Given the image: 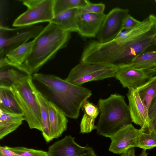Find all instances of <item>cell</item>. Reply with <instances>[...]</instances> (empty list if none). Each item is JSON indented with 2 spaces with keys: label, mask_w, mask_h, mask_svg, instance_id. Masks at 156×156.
Masks as SVG:
<instances>
[{
  "label": "cell",
  "mask_w": 156,
  "mask_h": 156,
  "mask_svg": "<svg viewBox=\"0 0 156 156\" xmlns=\"http://www.w3.org/2000/svg\"><path fill=\"white\" fill-rule=\"evenodd\" d=\"M136 90L144 105L148 110L156 95V75L147 83Z\"/></svg>",
  "instance_id": "obj_23"
},
{
  "label": "cell",
  "mask_w": 156,
  "mask_h": 156,
  "mask_svg": "<svg viewBox=\"0 0 156 156\" xmlns=\"http://www.w3.org/2000/svg\"><path fill=\"white\" fill-rule=\"evenodd\" d=\"M155 3L156 5V0H155ZM155 16L156 18V15Z\"/></svg>",
  "instance_id": "obj_35"
},
{
  "label": "cell",
  "mask_w": 156,
  "mask_h": 156,
  "mask_svg": "<svg viewBox=\"0 0 156 156\" xmlns=\"http://www.w3.org/2000/svg\"><path fill=\"white\" fill-rule=\"evenodd\" d=\"M120 154V156H136L134 148H130L126 152Z\"/></svg>",
  "instance_id": "obj_32"
},
{
  "label": "cell",
  "mask_w": 156,
  "mask_h": 156,
  "mask_svg": "<svg viewBox=\"0 0 156 156\" xmlns=\"http://www.w3.org/2000/svg\"><path fill=\"white\" fill-rule=\"evenodd\" d=\"M140 131V129H136L131 123L125 126L109 137L111 142L109 151L121 154L136 147L137 139Z\"/></svg>",
  "instance_id": "obj_10"
},
{
  "label": "cell",
  "mask_w": 156,
  "mask_h": 156,
  "mask_svg": "<svg viewBox=\"0 0 156 156\" xmlns=\"http://www.w3.org/2000/svg\"><path fill=\"white\" fill-rule=\"evenodd\" d=\"M154 44H155L156 46V34L155 36L154 37Z\"/></svg>",
  "instance_id": "obj_34"
},
{
  "label": "cell",
  "mask_w": 156,
  "mask_h": 156,
  "mask_svg": "<svg viewBox=\"0 0 156 156\" xmlns=\"http://www.w3.org/2000/svg\"><path fill=\"white\" fill-rule=\"evenodd\" d=\"M0 139L15 130L25 120L24 115L0 110Z\"/></svg>",
  "instance_id": "obj_16"
},
{
  "label": "cell",
  "mask_w": 156,
  "mask_h": 156,
  "mask_svg": "<svg viewBox=\"0 0 156 156\" xmlns=\"http://www.w3.org/2000/svg\"><path fill=\"white\" fill-rule=\"evenodd\" d=\"M33 88L40 106L42 135L45 141L47 142H49L52 140L50 136L48 111L49 101L45 96L37 88L34 83Z\"/></svg>",
  "instance_id": "obj_19"
},
{
  "label": "cell",
  "mask_w": 156,
  "mask_h": 156,
  "mask_svg": "<svg viewBox=\"0 0 156 156\" xmlns=\"http://www.w3.org/2000/svg\"><path fill=\"white\" fill-rule=\"evenodd\" d=\"M95 156H97V155H96Z\"/></svg>",
  "instance_id": "obj_36"
},
{
  "label": "cell",
  "mask_w": 156,
  "mask_h": 156,
  "mask_svg": "<svg viewBox=\"0 0 156 156\" xmlns=\"http://www.w3.org/2000/svg\"><path fill=\"white\" fill-rule=\"evenodd\" d=\"M41 25H33L10 28L0 25V58L6 57L10 51L36 38L43 30Z\"/></svg>",
  "instance_id": "obj_5"
},
{
  "label": "cell",
  "mask_w": 156,
  "mask_h": 156,
  "mask_svg": "<svg viewBox=\"0 0 156 156\" xmlns=\"http://www.w3.org/2000/svg\"><path fill=\"white\" fill-rule=\"evenodd\" d=\"M128 9L118 7L112 9L106 15L96 37L101 43L110 41L115 38L122 30L124 20L128 14Z\"/></svg>",
  "instance_id": "obj_8"
},
{
  "label": "cell",
  "mask_w": 156,
  "mask_h": 156,
  "mask_svg": "<svg viewBox=\"0 0 156 156\" xmlns=\"http://www.w3.org/2000/svg\"><path fill=\"white\" fill-rule=\"evenodd\" d=\"M32 77L44 87L42 94L49 101L71 119L78 118L83 103L92 95L90 90L53 75L36 73Z\"/></svg>",
  "instance_id": "obj_1"
},
{
  "label": "cell",
  "mask_w": 156,
  "mask_h": 156,
  "mask_svg": "<svg viewBox=\"0 0 156 156\" xmlns=\"http://www.w3.org/2000/svg\"><path fill=\"white\" fill-rule=\"evenodd\" d=\"M81 108L84 114L80 123V132L83 134L90 133L96 129L95 121L99 113V108L87 100L84 101Z\"/></svg>",
  "instance_id": "obj_17"
},
{
  "label": "cell",
  "mask_w": 156,
  "mask_h": 156,
  "mask_svg": "<svg viewBox=\"0 0 156 156\" xmlns=\"http://www.w3.org/2000/svg\"><path fill=\"white\" fill-rule=\"evenodd\" d=\"M30 75L22 64L14 63L6 57L0 58V86L11 87L17 82Z\"/></svg>",
  "instance_id": "obj_13"
},
{
  "label": "cell",
  "mask_w": 156,
  "mask_h": 156,
  "mask_svg": "<svg viewBox=\"0 0 156 156\" xmlns=\"http://www.w3.org/2000/svg\"><path fill=\"white\" fill-rule=\"evenodd\" d=\"M27 10L14 21L12 26L18 27L34 25L40 23L51 22L55 16L54 0H19Z\"/></svg>",
  "instance_id": "obj_6"
},
{
  "label": "cell",
  "mask_w": 156,
  "mask_h": 156,
  "mask_svg": "<svg viewBox=\"0 0 156 156\" xmlns=\"http://www.w3.org/2000/svg\"><path fill=\"white\" fill-rule=\"evenodd\" d=\"M33 80L32 75H30L17 82L11 87L30 128L41 132L40 106L33 88Z\"/></svg>",
  "instance_id": "obj_4"
},
{
  "label": "cell",
  "mask_w": 156,
  "mask_h": 156,
  "mask_svg": "<svg viewBox=\"0 0 156 156\" xmlns=\"http://www.w3.org/2000/svg\"><path fill=\"white\" fill-rule=\"evenodd\" d=\"M118 69L107 65L80 62L71 69L65 80L73 84L81 86L91 81L115 77Z\"/></svg>",
  "instance_id": "obj_7"
},
{
  "label": "cell",
  "mask_w": 156,
  "mask_h": 156,
  "mask_svg": "<svg viewBox=\"0 0 156 156\" xmlns=\"http://www.w3.org/2000/svg\"><path fill=\"white\" fill-rule=\"evenodd\" d=\"M98 105L100 115L96 129L98 135L109 138L132 122L124 96L111 94L107 98L99 99Z\"/></svg>",
  "instance_id": "obj_3"
},
{
  "label": "cell",
  "mask_w": 156,
  "mask_h": 156,
  "mask_svg": "<svg viewBox=\"0 0 156 156\" xmlns=\"http://www.w3.org/2000/svg\"><path fill=\"white\" fill-rule=\"evenodd\" d=\"M148 153L146 152V150L143 149L141 154L137 156H148Z\"/></svg>",
  "instance_id": "obj_33"
},
{
  "label": "cell",
  "mask_w": 156,
  "mask_h": 156,
  "mask_svg": "<svg viewBox=\"0 0 156 156\" xmlns=\"http://www.w3.org/2000/svg\"><path fill=\"white\" fill-rule=\"evenodd\" d=\"M156 75L155 73L136 69L128 65L118 68L115 77L119 81L123 87L136 89Z\"/></svg>",
  "instance_id": "obj_11"
},
{
  "label": "cell",
  "mask_w": 156,
  "mask_h": 156,
  "mask_svg": "<svg viewBox=\"0 0 156 156\" xmlns=\"http://www.w3.org/2000/svg\"><path fill=\"white\" fill-rule=\"evenodd\" d=\"M90 3L89 1L87 0H54V16L71 9L83 8Z\"/></svg>",
  "instance_id": "obj_24"
},
{
  "label": "cell",
  "mask_w": 156,
  "mask_h": 156,
  "mask_svg": "<svg viewBox=\"0 0 156 156\" xmlns=\"http://www.w3.org/2000/svg\"><path fill=\"white\" fill-rule=\"evenodd\" d=\"M145 132L156 136V110L150 118L148 127Z\"/></svg>",
  "instance_id": "obj_29"
},
{
  "label": "cell",
  "mask_w": 156,
  "mask_h": 156,
  "mask_svg": "<svg viewBox=\"0 0 156 156\" xmlns=\"http://www.w3.org/2000/svg\"><path fill=\"white\" fill-rule=\"evenodd\" d=\"M75 137L69 135L57 140L48 148L49 156H95L93 148L82 146L75 141Z\"/></svg>",
  "instance_id": "obj_9"
},
{
  "label": "cell",
  "mask_w": 156,
  "mask_h": 156,
  "mask_svg": "<svg viewBox=\"0 0 156 156\" xmlns=\"http://www.w3.org/2000/svg\"><path fill=\"white\" fill-rule=\"evenodd\" d=\"M34 41V39L14 48L9 52L6 57L14 63L23 64L30 53Z\"/></svg>",
  "instance_id": "obj_22"
},
{
  "label": "cell",
  "mask_w": 156,
  "mask_h": 156,
  "mask_svg": "<svg viewBox=\"0 0 156 156\" xmlns=\"http://www.w3.org/2000/svg\"><path fill=\"white\" fill-rule=\"evenodd\" d=\"M141 22V21L137 20L128 14L123 20L122 25V30L135 27L140 24Z\"/></svg>",
  "instance_id": "obj_28"
},
{
  "label": "cell",
  "mask_w": 156,
  "mask_h": 156,
  "mask_svg": "<svg viewBox=\"0 0 156 156\" xmlns=\"http://www.w3.org/2000/svg\"><path fill=\"white\" fill-rule=\"evenodd\" d=\"M130 65L136 69L156 74V51L141 53L133 59Z\"/></svg>",
  "instance_id": "obj_21"
},
{
  "label": "cell",
  "mask_w": 156,
  "mask_h": 156,
  "mask_svg": "<svg viewBox=\"0 0 156 156\" xmlns=\"http://www.w3.org/2000/svg\"><path fill=\"white\" fill-rule=\"evenodd\" d=\"M106 15L104 13H87L79 14L77 17V32L84 37H95Z\"/></svg>",
  "instance_id": "obj_14"
},
{
  "label": "cell",
  "mask_w": 156,
  "mask_h": 156,
  "mask_svg": "<svg viewBox=\"0 0 156 156\" xmlns=\"http://www.w3.org/2000/svg\"><path fill=\"white\" fill-rule=\"evenodd\" d=\"M127 96L132 122L139 125L140 129L145 132L148 127L150 121L148 110L142 101L136 89H128Z\"/></svg>",
  "instance_id": "obj_12"
},
{
  "label": "cell",
  "mask_w": 156,
  "mask_h": 156,
  "mask_svg": "<svg viewBox=\"0 0 156 156\" xmlns=\"http://www.w3.org/2000/svg\"><path fill=\"white\" fill-rule=\"evenodd\" d=\"M71 32L50 22L35 38L31 51L23 66L31 75L54 58L57 52L67 46Z\"/></svg>",
  "instance_id": "obj_2"
},
{
  "label": "cell",
  "mask_w": 156,
  "mask_h": 156,
  "mask_svg": "<svg viewBox=\"0 0 156 156\" xmlns=\"http://www.w3.org/2000/svg\"><path fill=\"white\" fill-rule=\"evenodd\" d=\"M9 149L20 156H49L48 152L22 147H10Z\"/></svg>",
  "instance_id": "obj_26"
},
{
  "label": "cell",
  "mask_w": 156,
  "mask_h": 156,
  "mask_svg": "<svg viewBox=\"0 0 156 156\" xmlns=\"http://www.w3.org/2000/svg\"><path fill=\"white\" fill-rule=\"evenodd\" d=\"M105 6V5L102 3H93L90 2L86 7L80 9L79 14L87 13H103Z\"/></svg>",
  "instance_id": "obj_27"
},
{
  "label": "cell",
  "mask_w": 156,
  "mask_h": 156,
  "mask_svg": "<svg viewBox=\"0 0 156 156\" xmlns=\"http://www.w3.org/2000/svg\"><path fill=\"white\" fill-rule=\"evenodd\" d=\"M156 110V95L151 102L148 110L149 119L151 117Z\"/></svg>",
  "instance_id": "obj_31"
},
{
  "label": "cell",
  "mask_w": 156,
  "mask_h": 156,
  "mask_svg": "<svg viewBox=\"0 0 156 156\" xmlns=\"http://www.w3.org/2000/svg\"><path fill=\"white\" fill-rule=\"evenodd\" d=\"M140 129L137 139L136 147L145 150L156 147V136Z\"/></svg>",
  "instance_id": "obj_25"
},
{
  "label": "cell",
  "mask_w": 156,
  "mask_h": 156,
  "mask_svg": "<svg viewBox=\"0 0 156 156\" xmlns=\"http://www.w3.org/2000/svg\"><path fill=\"white\" fill-rule=\"evenodd\" d=\"M79 9L74 8L63 12L55 16L51 22L70 32H77V17Z\"/></svg>",
  "instance_id": "obj_18"
},
{
  "label": "cell",
  "mask_w": 156,
  "mask_h": 156,
  "mask_svg": "<svg viewBox=\"0 0 156 156\" xmlns=\"http://www.w3.org/2000/svg\"><path fill=\"white\" fill-rule=\"evenodd\" d=\"M48 111L50 136L52 140L60 137L67 129L68 121L62 112L50 101L49 102Z\"/></svg>",
  "instance_id": "obj_15"
},
{
  "label": "cell",
  "mask_w": 156,
  "mask_h": 156,
  "mask_svg": "<svg viewBox=\"0 0 156 156\" xmlns=\"http://www.w3.org/2000/svg\"><path fill=\"white\" fill-rule=\"evenodd\" d=\"M0 156H20L10 150L7 146L0 147Z\"/></svg>",
  "instance_id": "obj_30"
},
{
  "label": "cell",
  "mask_w": 156,
  "mask_h": 156,
  "mask_svg": "<svg viewBox=\"0 0 156 156\" xmlns=\"http://www.w3.org/2000/svg\"><path fill=\"white\" fill-rule=\"evenodd\" d=\"M0 109L12 113L24 114L16 99L12 87L0 86Z\"/></svg>",
  "instance_id": "obj_20"
}]
</instances>
